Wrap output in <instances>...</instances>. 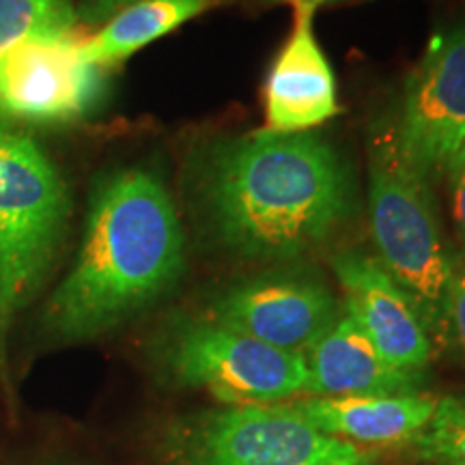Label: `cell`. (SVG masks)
<instances>
[{
    "label": "cell",
    "instance_id": "16",
    "mask_svg": "<svg viewBox=\"0 0 465 465\" xmlns=\"http://www.w3.org/2000/svg\"><path fill=\"white\" fill-rule=\"evenodd\" d=\"M410 444L431 463L465 465V397L438 399L431 420Z\"/></svg>",
    "mask_w": 465,
    "mask_h": 465
},
{
    "label": "cell",
    "instance_id": "12",
    "mask_svg": "<svg viewBox=\"0 0 465 465\" xmlns=\"http://www.w3.org/2000/svg\"><path fill=\"white\" fill-rule=\"evenodd\" d=\"M304 362L308 371L304 392L312 397L414 394L422 381V375L394 369L349 312L308 347Z\"/></svg>",
    "mask_w": 465,
    "mask_h": 465
},
{
    "label": "cell",
    "instance_id": "19",
    "mask_svg": "<svg viewBox=\"0 0 465 465\" xmlns=\"http://www.w3.org/2000/svg\"><path fill=\"white\" fill-rule=\"evenodd\" d=\"M132 3H136V0H83L80 7L75 9V14H78V25L100 26Z\"/></svg>",
    "mask_w": 465,
    "mask_h": 465
},
{
    "label": "cell",
    "instance_id": "8",
    "mask_svg": "<svg viewBox=\"0 0 465 465\" xmlns=\"http://www.w3.org/2000/svg\"><path fill=\"white\" fill-rule=\"evenodd\" d=\"M394 141L429 182L465 143V26L435 35L405 83Z\"/></svg>",
    "mask_w": 465,
    "mask_h": 465
},
{
    "label": "cell",
    "instance_id": "2",
    "mask_svg": "<svg viewBox=\"0 0 465 465\" xmlns=\"http://www.w3.org/2000/svg\"><path fill=\"white\" fill-rule=\"evenodd\" d=\"M185 267V232L158 173H108L91 194L78 254L44 311L61 342L91 341L162 298Z\"/></svg>",
    "mask_w": 465,
    "mask_h": 465
},
{
    "label": "cell",
    "instance_id": "15",
    "mask_svg": "<svg viewBox=\"0 0 465 465\" xmlns=\"http://www.w3.org/2000/svg\"><path fill=\"white\" fill-rule=\"evenodd\" d=\"M78 28L74 0H0V54L39 35Z\"/></svg>",
    "mask_w": 465,
    "mask_h": 465
},
{
    "label": "cell",
    "instance_id": "1",
    "mask_svg": "<svg viewBox=\"0 0 465 465\" xmlns=\"http://www.w3.org/2000/svg\"><path fill=\"white\" fill-rule=\"evenodd\" d=\"M199 205L209 235L246 261H289L332 240L356 213L345 155L315 132L259 130L207 151Z\"/></svg>",
    "mask_w": 465,
    "mask_h": 465
},
{
    "label": "cell",
    "instance_id": "7",
    "mask_svg": "<svg viewBox=\"0 0 465 465\" xmlns=\"http://www.w3.org/2000/svg\"><path fill=\"white\" fill-rule=\"evenodd\" d=\"M78 28L39 35L0 54V116L39 125L84 119L97 106L106 69L83 56Z\"/></svg>",
    "mask_w": 465,
    "mask_h": 465
},
{
    "label": "cell",
    "instance_id": "21",
    "mask_svg": "<svg viewBox=\"0 0 465 465\" xmlns=\"http://www.w3.org/2000/svg\"><path fill=\"white\" fill-rule=\"evenodd\" d=\"M267 3H293V5L308 3V5H315V7H319V5L328 3V0H267Z\"/></svg>",
    "mask_w": 465,
    "mask_h": 465
},
{
    "label": "cell",
    "instance_id": "6",
    "mask_svg": "<svg viewBox=\"0 0 465 465\" xmlns=\"http://www.w3.org/2000/svg\"><path fill=\"white\" fill-rule=\"evenodd\" d=\"M358 449L308 424L291 403L232 405L192 427L182 465H328Z\"/></svg>",
    "mask_w": 465,
    "mask_h": 465
},
{
    "label": "cell",
    "instance_id": "20",
    "mask_svg": "<svg viewBox=\"0 0 465 465\" xmlns=\"http://www.w3.org/2000/svg\"><path fill=\"white\" fill-rule=\"evenodd\" d=\"M328 465H375V463H373V459L366 455V452H362V450L358 449L356 452H351V455H347V457H342V459H336V461L328 463Z\"/></svg>",
    "mask_w": 465,
    "mask_h": 465
},
{
    "label": "cell",
    "instance_id": "18",
    "mask_svg": "<svg viewBox=\"0 0 465 465\" xmlns=\"http://www.w3.org/2000/svg\"><path fill=\"white\" fill-rule=\"evenodd\" d=\"M449 183H450V203H452V216L459 229V235L465 242V143L452 155L449 166Z\"/></svg>",
    "mask_w": 465,
    "mask_h": 465
},
{
    "label": "cell",
    "instance_id": "17",
    "mask_svg": "<svg viewBox=\"0 0 465 465\" xmlns=\"http://www.w3.org/2000/svg\"><path fill=\"white\" fill-rule=\"evenodd\" d=\"M450 332L465 353V252L452 254V276L449 295Z\"/></svg>",
    "mask_w": 465,
    "mask_h": 465
},
{
    "label": "cell",
    "instance_id": "14",
    "mask_svg": "<svg viewBox=\"0 0 465 465\" xmlns=\"http://www.w3.org/2000/svg\"><path fill=\"white\" fill-rule=\"evenodd\" d=\"M213 5L218 0H136L104 22L100 31L84 37V61L102 69L124 63Z\"/></svg>",
    "mask_w": 465,
    "mask_h": 465
},
{
    "label": "cell",
    "instance_id": "10",
    "mask_svg": "<svg viewBox=\"0 0 465 465\" xmlns=\"http://www.w3.org/2000/svg\"><path fill=\"white\" fill-rule=\"evenodd\" d=\"M332 270L345 291L347 312L394 369L422 375L433 358V341L410 295L373 257L341 252Z\"/></svg>",
    "mask_w": 465,
    "mask_h": 465
},
{
    "label": "cell",
    "instance_id": "9",
    "mask_svg": "<svg viewBox=\"0 0 465 465\" xmlns=\"http://www.w3.org/2000/svg\"><path fill=\"white\" fill-rule=\"evenodd\" d=\"M209 319L265 345L304 353L339 319L336 300L322 281L274 272L231 284L213 300Z\"/></svg>",
    "mask_w": 465,
    "mask_h": 465
},
{
    "label": "cell",
    "instance_id": "13",
    "mask_svg": "<svg viewBox=\"0 0 465 465\" xmlns=\"http://www.w3.org/2000/svg\"><path fill=\"white\" fill-rule=\"evenodd\" d=\"M293 410L330 438L362 444H410L431 420L438 399L429 394L306 397Z\"/></svg>",
    "mask_w": 465,
    "mask_h": 465
},
{
    "label": "cell",
    "instance_id": "5",
    "mask_svg": "<svg viewBox=\"0 0 465 465\" xmlns=\"http://www.w3.org/2000/svg\"><path fill=\"white\" fill-rule=\"evenodd\" d=\"M174 381L201 388L226 405H267L306 391L302 353L265 345L213 319L177 323L162 342Z\"/></svg>",
    "mask_w": 465,
    "mask_h": 465
},
{
    "label": "cell",
    "instance_id": "11",
    "mask_svg": "<svg viewBox=\"0 0 465 465\" xmlns=\"http://www.w3.org/2000/svg\"><path fill=\"white\" fill-rule=\"evenodd\" d=\"M291 37L265 80V130L311 132L339 113L334 72L319 45L315 5H295Z\"/></svg>",
    "mask_w": 465,
    "mask_h": 465
},
{
    "label": "cell",
    "instance_id": "3",
    "mask_svg": "<svg viewBox=\"0 0 465 465\" xmlns=\"http://www.w3.org/2000/svg\"><path fill=\"white\" fill-rule=\"evenodd\" d=\"M369 220L377 261L410 295L431 341L450 332L452 254L435 209L431 182L407 164L391 125L371 144Z\"/></svg>",
    "mask_w": 465,
    "mask_h": 465
},
{
    "label": "cell",
    "instance_id": "22",
    "mask_svg": "<svg viewBox=\"0 0 465 465\" xmlns=\"http://www.w3.org/2000/svg\"><path fill=\"white\" fill-rule=\"evenodd\" d=\"M5 132H7V130H5V125H3V116H0V136H3Z\"/></svg>",
    "mask_w": 465,
    "mask_h": 465
},
{
    "label": "cell",
    "instance_id": "4",
    "mask_svg": "<svg viewBox=\"0 0 465 465\" xmlns=\"http://www.w3.org/2000/svg\"><path fill=\"white\" fill-rule=\"evenodd\" d=\"M72 216L63 174L25 134L0 136V341L42 289Z\"/></svg>",
    "mask_w": 465,
    "mask_h": 465
}]
</instances>
